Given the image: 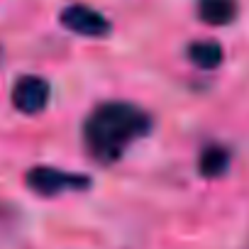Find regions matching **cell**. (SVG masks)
Segmentation results:
<instances>
[{"mask_svg": "<svg viewBox=\"0 0 249 249\" xmlns=\"http://www.w3.org/2000/svg\"><path fill=\"white\" fill-rule=\"evenodd\" d=\"M198 15L203 22L213 27L230 25L237 15V3L234 0H200L198 3Z\"/></svg>", "mask_w": 249, "mask_h": 249, "instance_id": "cell-5", "label": "cell"}, {"mask_svg": "<svg viewBox=\"0 0 249 249\" xmlns=\"http://www.w3.org/2000/svg\"><path fill=\"white\" fill-rule=\"evenodd\" d=\"M49 103V83L39 76H22L13 88V105L20 112H42Z\"/></svg>", "mask_w": 249, "mask_h": 249, "instance_id": "cell-3", "label": "cell"}, {"mask_svg": "<svg viewBox=\"0 0 249 249\" xmlns=\"http://www.w3.org/2000/svg\"><path fill=\"white\" fill-rule=\"evenodd\" d=\"M149 117L130 103H105L95 107L83 127L88 152L98 161L117 159L124 147L149 132Z\"/></svg>", "mask_w": 249, "mask_h": 249, "instance_id": "cell-1", "label": "cell"}, {"mask_svg": "<svg viewBox=\"0 0 249 249\" xmlns=\"http://www.w3.org/2000/svg\"><path fill=\"white\" fill-rule=\"evenodd\" d=\"M188 56L198 69H215L222 61V47L213 39H203V42H193L188 47Z\"/></svg>", "mask_w": 249, "mask_h": 249, "instance_id": "cell-6", "label": "cell"}, {"mask_svg": "<svg viewBox=\"0 0 249 249\" xmlns=\"http://www.w3.org/2000/svg\"><path fill=\"white\" fill-rule=\"evenodd\" d=\"M230 166V157L222 147H210L203 152L200 157V174L208 176V178H215V176H222Z\"/></svg>", "mask_w": 249, "mask_h": 249, "instance_id": "cell-7", "label": "cell"}, {"mask_svg": "<svg viewBox=\"0 0 249 249\" xmlns=\"http://www.w3.org/2000/svg\"><path fill=\"white\" fill-rule=\"evenodd\" d=\"M25 183L39 193V196H56L66 188H86L90 186V181L86 176H73V174H64L56 169H47V166H37L30 169L25 176Z\"/></svg>", "mask_w": 249, "mask_h": 249, "instance_id": "cell-2", "label": "cell"}, {"mask_svg": "<svg viewBox=\"0 0 249 249\" xmlns=\"http://www.w3.org/2000/svg\"><path fill=\"white\" fill-rule=\"evenodd\" d=\"M61 25L83 37H103L110 32V22L86 5H69L61 13Z\"/></svg>", "mask_w": 249, "mask_h": 249, "instance_id": "cell-4", "label": "cell"}]
</instances>
